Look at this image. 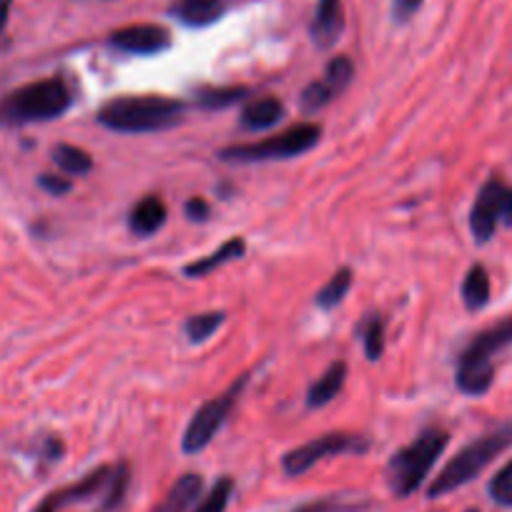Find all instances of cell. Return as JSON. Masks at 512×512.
<instances>
[{
  "instance_id": "6da1fadb",
  "label": "cell",
  "mask_w": 512,
  "mask_h": 512,
  "mask_svg": "<svg viewBox=\"0 0 512 512\" xmlns=\"http://www.w3.org/2000/svg\"><path fill=\"white\" fill-rule=\"evenodd\" d=\"M186 106L166 96H118L98 108V123L118 134H154L184 121Z\"/></svg>"
},
{
  "instance_id": "7a4b0ae2",
  "label": "cell",
  "mask_w": 512,
  "mask_h": 512,
  "mask_svg": "<svg viewBox=\"0 0 512 512\" xmlns=\"http://www.w3.org/2000/svg\"><path fill=\"white\" fill-rule=\"evenodd\" d=\"M73 91L61 76L28 83L0 98V126L16 128L53 121L71 108Z\"/></svg>"
},
{
  "instance_id": "3957f363",
  "label": "cell",
  "mask_w": 512,
  "mask_h": 512,
  "mask_svg": "<svg viewBox=\"0 0 512 512\" xmlns=\"http://www.w3.org/2000/svg\"><path fill=\"white\" fill-rule=\"evenodd\" d=\"M512 344V317L502 319V322L492 324L490 329L477 334L460 354V362H457V387L460 392L472 397L485 395L492 387V379H495V357L500 349L510 347Z\"/></svg>"
},
{
  "instance_id": "277c9868",
  "label": "cell",
  "mask_w": 512,
  "mask_h": 512,
  "mask_svg": "<svg viewBox=\"0 0 512 512\" xmlns=\"http://www.w3.org/2000/svg\"><path fill=\"white\" fill-rule=\"evenodd\" d=\"M450 435L440 427H430L415 442L397 450L387 462V485L397 497H407L425 482L437 457L445 452Z\"/></svg>"
},
{
  "instance_id": "5b68a950",
  "label": "cell",
  "mask_w": 512,
  "mask_h": 512,
  "mask_svg": "<svg viewBox=\"0 0 512 512\" xmlns=\"http://www.w3.org/2000/svg\"><path fill=\"white\" fill-rule=\"evenodd\" d=\"M512 445V425L497 427L495 432H487L480 440L470 442L467 447H462L445 467H442L440 475L435 477V482L430 485L427 495L430 497H442L447 492L457 490V487L467 485L470 480H475L492 460H495L500 452H505Z\"/></svg>"
},
{
  "instance_id": "8992f818",
  "label": "cell",
  "mask_w": 512,
  "mask_h": 512,
  "mask_svg": "<svg viewBox=\"0 0 512 512\" xmlns=\"http://www.w3.org/2000/svg\"><path fill=\"white\" fill-rule=\"evenodd\" d=\"M322 128L317 123H299V126L287 128L272 139L256 141V144L226 146L219 151V159L231 161V164H262V161L294 159V156L307 154L309 149L319 144Z\"/></svg>"
},
{
  "instance_id": "52a82bcc",
  "label": "cell",
  "mask_w": 512,
  "mask_h": 512,
  "mask_svg": "<svg viewBox=\"0 0 512 512\" xmlns=\"http://www.w3.org/2000/svg\"><path fill=\"white\" fill-rule=\"evenodd\" d=\"M246 382H249V374H241L229 390L221 392L214 400L204 402V405L196 410V415L191 417L189 427H186L184 432V442H181L186 455H196V452H201L211 440H214L216 432L221 430V425H224L226 417H229V412L234 410V405L239 402V395L244 392Z\"/></svg>"
},
{
  "instance_id": "ba28073f",
  "label": "cell",
  "mask_w": 512,
  "mask_h": 512,
  "mask_svg": "<svg viewBox=\"0 0 512 512\" xmlns=\"http://www.w3.org/2000/svg\"><path fill=\"white\" fill-rule=\"evenodd\" d=\"M367 447L369 442L359 435H349V432H329V435L317 437V440L287 452L282 460V467L289 477H297V475H304L307 470H312L317 462L327 460V457L357 455V452H364Z\"/></svg>"
},
{
  "instance_id": "9c48e42d",
  "label": "cell",
  "mask_w": 512,
  "mask_h": 512,
  "mask_svg": "<svg viewBox=\"0 0 512 512\" xmlns=\"http://www.w3.org/2000/svg\"><path fill=\"white\" fill-rule=\"evenodd\" d=\"M354 78V63L349 61L347 56H337L324 71V78L319 81H312L307 88L302 91V108L307 113L319 111L327 103H332L344 88L352 83Z\"/></svg>"
},
{
  "instance_id": "30bf717a",
  "label": "cell",
  "mask_w": 512,
  "mask_h": 512,
  "mask_svg": "<svg viewBox=\"0 0 512 512\" xmlns=\"http://www.w3.org/2000/svg\"><path fill=\"white\" fill-rule=\"evenodd\" d=\"M111 46L118 51L136 53V56H156L171 46V33L166 28L154 26V23H139V26L118 28L108 38Z\"/></svg>"
},
{
  "instance_id": "8fae6325",
  "label": "cell",
  "mask_w": 512,
  "mask_h": 512,
  "mask_svg": "<svg viewBox=\"0 0 512 512\" xmlns=\"http://www.w3.org/2000/svg\"><path fill=\"white\" fill-rule=\"evenodd\" d=\"M502 181L490 179L477 194L475 206L470 211V229L475 241L485 244L492 239L497 224H500V196H502Z\"/></svg>"
},
{
  "instance_id": "7c38bea8",
  "label": "cell",
  "mask_w": 512,
  "mask_h": 512,
  "mask_svg": "<svg viewBox=\"0 0 512 512\" xmlns=\"http://www.w3.org/2000/svg\"><path fill=\"white\" fill-rule=\"evenodd\" d=\"M111 477H113V467L108 465L96 467V470L88 472V475L83 477L81 482H76V485H68L63 487V490L51 492V495H48L33 512H58L61 507L71 505V502H81V500H88V497H96L98 492L106 490Z\"/></svg>"
},
{
  "instance_id": "4fadbf2b",
  "label": "cell",
  "mask_w": 512,
  "mask_h": 512,
  "mask_svg": "<svg viewBox=\"0 0 512 512\" xmlns=\"http://www.w3.org/2000/svg\"><path fill=\"white\" fill-rule=\"evenodd\" d=\"M344 31L342 0H319L317 16L312 23V38L319 48H329L339 41Z\"/></svg>"
},
{
  "instance_id": "5bb4252c",
  "label": "cell",
  "mask_w": 512,
  "mask_h": 512,
  "mask_svg": "<svg viewBox=\"0 0 512 512\" xmlns=\"http://www.w3.org/2000/svg\"><path fill=\"white\" fill-rule=\"evenodd\" d=\"M226 11L224 0H176L171 13L179 18L181 23L191 28L209 26V23L219 21Z\"/></svg>"
},
{
  "instance_id": "9a60e30c",
  "label": "cell",
  "mask_w": 512,
  "mask_h": 512,
  "mask_svg": "<svg viewBox=\"0 0 512 512\" xmlns=\"http://www.w3.org/2000/svg\"><path fill=\"white\" fill-rule=\"evenodd\" d=\"M284 118V103L274 96H262L251 98L249 103L241 111V126L249 128V131H264V128H272L274 123H279Z\"/></svg>"
},
{
  "instance_id": "2e32d148",
  "label": "cell",
  "mask_w": 512,
  "mask_h": 512,
  "mask_svg": "<svg viewBox=\"0 0 512 512\" xmlns=\"http://www.w3.org/2000/svg\"><path fill=\"white\" fill-rule=\"evenodd\" d=\"M201 490H204V480H201V475L189 472V475L179 477V480L174 482L169 495H166L151 512H189L191 505L199 500Z\"/></svg>"
},
{
  "instance_id": "e0dca14e",
  "label": "cell",
  "mask_w": 512,
  "mask_h": 512,
  "mask_svg": "<svg viewBox=\"0 0 512 512\" xmlns=\"http://www.w3.org/2000/svg\"><path fill=\"white\" fill-rule=\"evenodd\" d=\"M166 224V204L159 199V196H146L139 204L131 209V216H128V226L136 236H149L156 234L161 226Z\"/></svg>"
},
{
  "instance_id": "ac0fdd59",
  "label": "cell",
  "mask_w": 512,
  "mask_h": 512,
  "mask_svg": "<svg viewBox=\"0 0 512 512\" xmlns=\"http://www.w3.org/2000/svg\"><path fill=\"white\" fill-rule=\"evenodd\" d=\"M244 251H246V241L241 239V236H231L229 241H224V244H221L216 251H211L209 256L189 264V267H184V274L186 277H206V274H211L214 269L224 267V264L234 262V259H241Z\"/></svg>"
},
{
  "instance_id": "d6986e66",
  "label": "cell",
  "mask_w": 512,
  "mask_h": 512,
  "mask_svg": "<svg viewBox=\"0 0 512 512\" xmlns=\"http://www.w3.org/2000/svg\"><path fill=\"white\" fill-rule=\"evenodd\" d=\"M344 379H347V364L344 362H332L327 367V372L317 379V382L309 387L307 392V405L309 407H324L334 400V397L342 392Z\"/></svg>"
},
{
  "instance_id": "ffe728a7",
  "label": "cell",
  "mask_w": 512,
  "mask_h": 512,
  "mask_svg": "<svg viewBox=\"0 0 512 512\" xmlns=\"http://www.w3.org/2000/svg\"><path fill=\"white\" fill-rule=\"evenodd\" d=\"M462 302H465V307L472 309V312H477V309H482L490 302V277H487L482 264H475V267L467 272L465 282H462Z\"/></svg>"
},
{
  "instance_id": "44dd1931",
  "label": "cell",
  "mask_w": 512,
  "mask_h": 512,
  "mask_svg": "<svg viewBox=\"0 0 512 512\" xmlns=\"http://www.w3.org/2000/svg\"><path fill=\"white\" fill-rule=\"evenodd\" d=\"M53 161H56L58 169L68 176H83L93 169L91 154L71 144H58L56 149H53Z\"/></svg>"
},
{
  "instance_id": "7402d4cb",
  "label": "cell",
  "mask_w": 512,
  "mask_h": 512,
  "mask_svg": "<svg viewBox=\"0 0 512 512\" xmlns=\"http://www.w3.org/2000/svg\"><path fill=\"white\" fill-rule=\"evenodd\" d=\"M349 287H352V269H339V272L332 274V279H329L327 284H324L322 289L317 292V307L322 309H334L337 304L344 302V297H347Z\"/></svg>"
},
{
  "instance_id": "603a6c76",
  "label": "cell",
  "mask_w": 512,
  "mask_h": 512,
  "mask_svg": "<svg viewBox=\"0 0 512 512\" xmlns=\"http://www.w3.org/2000/svg\"><path fill=\"white\" fill-rule=\"evenodd\" d=\"M357 334L359 339H362L364 344V352H367V357L372 359H379L384 352V319L379 317V314H367V317L362 319V324L357 327Z\"/></svg>"
},
{
  "instance_id": "cb8c5ba5",
  "label": "cell",
  "mask_w": 512,
  "mask_h": 512,
  "mask_svg": "<svg viewBox=\"0 0 512 512\" xmlns=\"http://www.w3.org/2000/svg\"><path fill=\"white\" fill-rule=\"evenodd\" d=\"M246 96H249V88H244V86L201 88V91L196 93V103H199L201 108H206V111H214V108H226Z\"/></svg>"
},
{
  "instance_id": "d4e9b609",
  "label": "cell",
  "mask_w": 512,
  "mask_h": 512,
  "mask_svg": "<svg viewBox=\"0 0 512 512\" xmlns=\"http://www.w3.org/2000/svg\"><path fill=\"white\" fill-rule=\"evenodd\" d=\"M224 312H206V314H194V317L186 319L184 324V332L186 337L191 339L194 344L199 342H206V339L211 337V334L216 332V329L224 324Z\"/></svg>"
},
{
  "instance_id": "484cf974",
  "label": "cell",
  "mask_w": 512,
  "mask_h": 512,
  "mask_svg": "<svg viewBox=\"0 0 512 512\" xmlns=\"http://www.w3.org/2000/svg\"><path fill=\"white\" fill-rule=\"evenodd\" d=\"M231 492H234V480H231V477H221V480H216V485L211 487L209 495L201 500L196 512H226Z\"/></svg>"
},
{
  "instance_id": "4316f807",
  "label": "cell",
  "mask_w": 512,
  "mask_h": 512,
  "mask_svg": "<svg viewBox=\"0 0 512 512\" xmlns=\"http://www.w3.org/2000/svg\"><path fill=\"white\" fill-rule=\"evenodd\" d=\"M128 485V465L121 462V465L113 467V477L106 487V497H103V512H111L113 507L121 505V497L126 492Z\"/></svg>"
},
{
  "instance_id": "83f0119b",
  "label": "cell",
  "mask_w": 512,
  "mask_h": 512,
  "mask_svg": "<svg viewBox=\"0 0 512 512\" xmlns=\"http://www.w3.org/2000/svg\"><path fill=\"white\" fill-rule=\"evenodd\" d=\"M490 497L502 507H512V462H507L490 482Z\"/></svg>"
},
{
  "instance_id": "f1b7e54d",
  "label": "cell",
  "mask_w": 512,
  "mask_h": 512,
  "mask_svg": "<svg viewBox=\"0 0 512 512\" xmlns=\"http://www.w3.org/2000/svg\"><path fill=\"white\" fill-rule=\"evenodd\" d=\"M38 184H41V189H46L48 194H53V196H63L71 191V181H68L66 176L43 174L41 179H38Z\"/></svg>"
},
{
  "instance_id": "f546056e",
  "label": "cell",
  "mask_w": 512,
  "mask_h": 512,
  "mask_svg": "<svg viewBox=\"0 0 512 512\" xmlns=\"http://www.w3.org/2000/svg\"><path fill=\"white\" fill-rule=\"evenodd\" d=\"M420 6H422V0H395V6H392V16H395V21L405 23V21H410L417 11H420Z\"/></svg>"
},
{
  "instance_id": "4dcf8cb0",
  "label": "cell",
  "mask_w": 512,
  "mask_h": 512,
  "mask_svg": "<svg viewBox=\"0 0 512 512\" xmlns=\"http://www.w3.org/2000/svg\"><path fill=\"white\" fill-rule=\"evenodd\" d=\"M186 214H189V219H194V221H206L209 219L211 209L204 199H199V196H196V199H191L189 204H186Z\"/></svg>"
},
{
  "instance_id": "1f68e13d",
  "label": "cell",
  "mask_w": 512,
  "mask_h": 512,
  "mask_svg": "<svg viewBox=\"0 0 512 512\" xmlns=\"http://www.w3.org/2000/svg\"><path fill=\"white\" fill-rule=\"evenodd\" d=\"M500 221H502V224L512 226V189H510V186H502V196H500Z\"/></svg>"
},
{
  "instance_id": "d6a6232c",
  "label": "cell",
  "mask_w": 512,
  "mask_h": 512,
  "mask_svg": "<svg viewBox=\"0 0 512 512\" xmlns=\"http://www.w3.org/2000/svg\"><path fill=\"white\" fill-rule=\"evenodd\" d=\"M11 6H13V0H0V36H3V31H6L8 16H11Z\"/></svg>"
}]
</instances>
